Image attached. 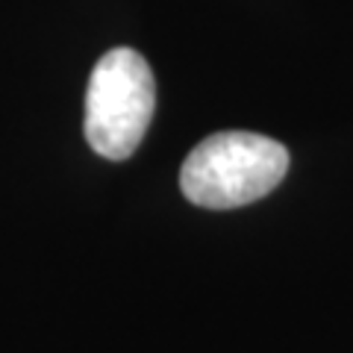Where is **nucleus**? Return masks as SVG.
Listing matches in <instances>:
<instances>
[{
    "mask_svg": "<svg viewBox=\"0 0 353 353\" xmlns=\"http://www.w3.org/2000/svg\"><path fill=\"white\" fill-rule=\"evenodd\" d=\"M289 171V150L259 132H215L183 162L180 189L203 209H236L265 197Z\"/></svg>",
    "mask_w": 353,
    "mask_h": 353,
    "instance_id": "1",
    "label": "nucleus"
},
{
    "mask_svg": "<svg viewBox=\"0 0 353 353\" xmlns=\"http://www.w3.org/2000/svg\"><path fill=\"white\" fill-rule=\"evenodd\" d=\"M157 109V80L132 48H112L94 65L85 88V141L103 159H130Z\"/></svg>",
    "mask_w": 353,
    "mask_h": 353,
    "instance_id": "2",
    "label": "nucleus"
}]
</instances>
